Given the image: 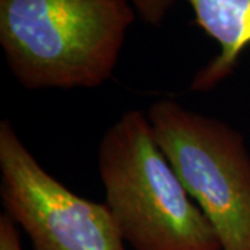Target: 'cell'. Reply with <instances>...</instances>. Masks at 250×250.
<instances>
[{
  "instance_id": "cell-1",
  "label": "cell",
  "mask_w": 250,
  "mask_h": 250,
  "mask_svg": "<svg viewBox=\"0 0 250 250\" xmlns=\"http://www.w3.org/2000/svg\"><path fill=\"white\" fill-rule=\"evenodd\" d=\"M129 0H0V45L28 90L95 89L116 70Z\"/></svg>"
},
{
  "instance_id": "cell-2",
  "label": "cell",
  "mask_w": 250,
  "mask_h": 250,
  "mask_svg": "<svg viewBox=\"0 0 250 250\" xmlns=\"http://www.w3.org/2000/svg\"><path fill=\"white\" fill-rule=\"evenodd\" d=\"M99 174L134 250H223L207 217L160 149L147 116L128 110L99 143Z\"/></svg>"
},
{
  "instance_id": "cell-3",
  "label": "cell",
  "mask_w": 250,
  "mask_h": 250,
  "mask_svg": "<svg viewBox=\"0 0 250 250\" xmlns=\"http://www.w3.org/2000/svg\"><path fill=\"white\" fill-rule=\"evenodd\" d=\"M146 116L223 250H250V153L241 132L171 99L153 103Z\"/></svg>"
},
{
  "instance_id": "cell-4",
  "label": "cell",
  "mask_w": 250,
  "mask_h": 250,
  "mask_svg": "<svg viewBox=\"0 0 250 250\" xmlns=\"http://www.w3.org/2000/svg\"><path fill=\"white\" fill-rule=\"evenodd\" d=\"M0 197L32 250H125L107 205L74 193L49 174L7 118L0 123Z\"/></svg>"
},
{
  "instance_id": "cell-5",
  "label": "cell",
  "mask_w": 250,
  "mask_h": 250,
  "mask_svg": "<svg viewBox=\"0 0 250 250\" xmlns=\"http://www.w3.org/2000/svg\"><path fill=\"white\" fill-rule=\"evenodd\" d=\"M195 22L220 45V53L199 70L190 83L193 92H210L232 75L250 46V0H188Z\"/></svg>"
},
{
  "instance_id": "cell-6",
  "label": "cell",
  "mask_w": 250,
  "mask_h": 250,
  "mask_svg": "<svg viewBox=\"0 0 250 250\" xmlns=\"http://www.w3.org/2000/svg\"><path fill=\"white\" fill-rule=\"evenodd\" d=\"M143 21L153 27H160L174 6L175 0H129Z\"/></svg>"
},
{
  "instance_id": "cell-7",
  "label": "cell",
  "mask_w": 250,
  "mask_h": 250,
  "mask_svg": "<svg viewBox=\"0 0 250 250\" xmlns=\"http://www.w3.org/2000/svg\"><path fill=\"white\" fill-rule=\"evenodd\" d=\"M0 250H22L18 227L4 213L0 215Z\"/></svg>"
}]
</instances>
